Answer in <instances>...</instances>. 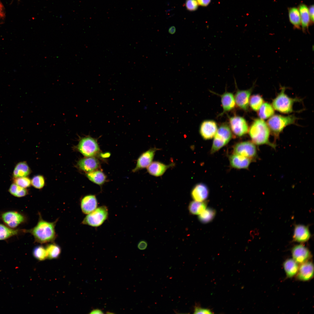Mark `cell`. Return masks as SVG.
Instances as JSON below:
<instances>
[{
  "label": "cell",
  "mask_w": 314,
  "mask_h": 314,
  "mask_svg": "<svg viewBox=\"0 0 314 314\" xmlns=\"http://www.w3.org/2000/svg\"><path fill=\"white\" fill-rule=\"evenodd\" d=\"M57 220L49 222L43 220L40 214L37 224L29 230H25V232L29 233L34 238L35 242L44 243L53 242L56 238L55 227Z\"/></svg>",
  "instance_id": "obj_1"
},
{
  "label": "cell",
  "mask_w": 314,
  "mask_h": 314,
  "mask_svg": "<svg viewBox=\"0 0 314 314\" xmlns=\"http://www.w3.org/2000/svg\"><path fill=\"white\" fill-rule=\"evenodd\" d=\"M248 131L252 142L255 144H267L274 146L269 141L270 131L264 120L255 119L249 128Z\"/></svg>",
  "instance_id": "obj_2"
},
{
  "label": "cell",
  "mask_w": 314,
  "mask_h": 314,
  "mask_svg": "<svg viewBox=\"0 0 314 314\" xmlns=\"http://www.w3.org/2000/svg\"><path fill=\"white\" fill-rule=\"evenodd\" d=\"M297 118L293 115L287 116L273 115L270 118L267 124L270 132L275 137H279L280 133L286 126L295 123Z\"/></svg>",
  "instance_id": "obj_3"
},
{
  "label": "cell",
  "mask_w": 314,
  "mask_h": 314,
  "mask_svg": "<svg viewBox=\"0 0 314 314\" xmlns=\"http://www.w3.org/2000/svg\"><path fill=\"white\" fill-rule=\"evenodd\" d=\"M286 88H281L280 92L272 100V106L274 109L282 113L289 114L293 112V106L295 103L301 101L298 98L289 97L285 92Z\"/></svg>",
  "instance_id": "obj_4"
},
{
  "label": "cell",
  "mask_w": 314,
  "mask_h": 314,
  "mask_svg": "<svg viewBox=\"0 0 314 314\" xmlns=\"http://www.w3.org/2000/svg\"><path fill=\"white\" fill-rule=\"evenodd\" d=\"M232 137V133L229 126L226 123L221 124L217 129L214 137L211 153H215L227 144Z\"/></svg>",
  "instance_id": "obj_5"
},
{
  "label": "cell",
  "mask_w": 314,
  "mask_h": 314,
  "mask_svg": "<svg viewBox=\"0 0 314 314\" xmlns=\"http://www.w3.org/2000/svg\"><path fill=\"white\" fill-rule=\"evenodd\" d=\"M76 147L78 151L86 157H95L100 151L97 139L89 135L80 138Z\"/></svg>",
  "instance_id": "obj_6"
},
{
  "label": "cell",
  "mask_w": 314,
  "mask_h": 314,
  "mask_svg": "<svg viewBox=\"0 0 314 314\" xmlns=\"http://www.w3.org/2000/svg\"><path fill=\"white\" fill-rule=\"evenodd\" d=\"M108 210L107 206H102L97 207L94 210L87 214L82 223L93 227L101 225L107 219Z\"/></svg>",
  "instance_id": "obj_7"
},
{
  "label": "cell",
  "mask_w": 314,
  "mask_h": 314,
  "mask_svg": "<svg viewBox=\"0 0 314 314\" xmlns=\"http://www.w3.org/2000/svg\"><path fill=\"white\" fill-rule=\"evenodd\" d=\"M229 126L232 133L238 137H241L248 132L249 127L245 119L243 117L235 115L229 118Z\"/></svg>",
  "instance_id": "obj_8"
},
{
  "label": "cell",
  "mask_w": 314,
  "mask_h": 314,
  "mask_svg": "<svg viewBox=\"0 0 314 314\" xmlns=\"http://www.w3.org/2000/svg\"><path fill=\"white\" fill-rule=\"evenodd\" d=\"M233 154L240 155L252 160L256 157L257 150L255 144L250 141L240 142L235 144Z\"/></svg>",
  "instance_id": "obj_9"
},
{
  "label": "cell",
  "mask_w": 314,
  "mask_h": 314,
  "mask_svg": "<svg viewBox=\"0 0 314 314\" xmlns=\"http://www.w3.org/2000/svg\"><path fill=\"white\" fill-rule=\"evenodd\" d=\"M1 218L6 226L13 229H16L25 220V217L22 214L15 211L3 213L1 215Z\"/></svg>",
  "instance_id": "obj_10"
},
{
  "label": "cell",
  "mask_w": 314,
  "mask_h": 314,
  "mask_svg": "<svg viewBox=\"0 0 314 314\" xmlns=\"http://www.w3.org/2000/svg\"><path fill=\"white\" fill-rule=\"evenodd\" d=\"M159 149L151 148L142 153L138 158L136 166L132 170L135 172L140 170L147 168L153 162L156 152Z\"/></svg>",
  "instance_id": "obj_11"
},
{
  "label": "cell",
  "mask_w": 314,
  "mask_h": 314,
  "mask_svg": "<svg viewBox=\"0 0 314 314\" xmlns=\"http://www.w3.org/2000/svg\"><path fill=\"white\" fill-rule=\"evenodd\" d=\"M255 83L250 88L246 90L238 89L234 97L236 105L240 109L247 111L251 94L254 87Z\"/></svg>",
  "instance_id": "obj_12"
},
{
  "label": "cell",
  "mask_w": 314,
  "mask_h": 314,
  "mask_svg": "<svg viewBox=\"0 0 314 314\" xmlns=\"http://www.w3.org/2000/svg\"><path fill=\"white\" fill-rule=\"evenodd\" d=\"M216 122L212 120H206L201 123L199 127V133L205 140L211 139L214 138L217 129Z\"/></svg>",
  "instance_id": "obj_13"
},
{
  "label": "cell",
  "mask_w": 314,
  "mask_h": 314,
  "mask_svg": "<svg viewBox=\"0 0 314 314\" xmlns=\"http://www.w3.org/2000/svg\"><path fill=\"white\" fill-rule=\"evenodd\" d=\"M291 253L292 259L298 264H302L308 261L311 257L308 249L302 245L294 246L292 249Z\"/></svg>",
  "instance_id": "obj_14"
},
{
  "label": "cell",
  "mask_w": 314,
  "mask_h": 314,
  "mask_svg": "<svg viewBox=\"0 0 314 314\" xmlns=\"http://www.w3.org/2000/svg\"><path fill=\"white\" fill-rule=\"evenodd\" d=\"M100 165L99 160L95 157H86L81 158L77 163L79 169L86 173L98 170Z\"/></svg>",
  "instance_id": "obj_15"
},
{
  "label": "cell",
  "mask_w": 314,
  "mask_h": 314,
  "mask_svg": "<svg viewBox=\"0 0 314 314\" xmlns=\"http://www.w3.org/2000/svg\"><path fill=\"white\" fill-rule=\"evenodd\" d=\"M300 264L297 274V279L304 281H308L311 279L314 275L313 263L308 261Z\"/></svg>",
  "instance_id": "obj_16"
},
{
  "label": "cell",
  "mask_w": 314,
  "mask_h": 314,
  "mask_svg": "<svg viewBox=\"0 0 314 314\" xmlns=\"http://www.w3.org/2000/svg\"><path fill=\"white\" fill-rule=\"evenodd\" d=\"M174 165L173 163L166 165L159 161H154L147 168V170L150 175L159 177L163 175L168 169Z\"/></svg>",
  "instance_id": "obj_17"
},
{
  "label": "cell",
  "mask_w": 314,
  "mask_h": 314,
  "mask_svg": "<svg viewBox=\"0 0 314 314\" xmlns=\"http://www.w3.org/2000/svg\"><path fill=\"white\" fill-rule=\"evenodd\" d=\"M209 194V189L207 186L202 183L196 184L192 188L191 195L194 200L198 201H204L208 197Z\"/></svg>",
  "instance_id": "obj_18"
},
{
  "label": "cell",
  "mask_w": 314,
  "mask_h": 314,
  "mask_svg": "<svg viewBox=\"0 0 314 314\" xmlns=\"http://www.w3.org/2000/svg\"><path fill=\"white\" fill-rule=\"evenodd\" d=\"M97 200L95 195H88L83 197L81 201V207L83 213L88 214L97 207Z\"/></svg>",
  "instance_id": "obj_19"
},
{
  "label": "cell",
  "mask_w": 314,
  "mask_h": 314,
  "mask_svg": "<svg viewBox=\"0 0 314 314\" xmlns=\"http://www.w3.org/2000/svg\"><path fill=\"white\" fill-rule=\"evenodd\" d=\"M311 235L307 226L301 224L295 226L293 236L294 241L299 242H306L309 240Z\"/></svg>",
  "instance_id": "obj_20"
},
{
  "label": "cell",
  "mask_w": 314,
  "mask_h": 314,
  "mask_svg": "<svg viewBox=\"0 0 314 314\" xmlns=\"http://www.w3.org/2000/svg\"><path fill=\"white\" fill-rule=\"evenodd\" d=\"M229 160L231 166L237 169L247 168L252 160L249 158L234 154L229 156Z\"/></svg>",
  "instance_id": "obj_21"
},
{
  "label": "cell",
  "mask_w": 314,
  "mask_h": 314,
  "mask_svg": "<svg viewBox=\"0 0 314 314\" xmlns=\"http://www.w3.org/2000/svg\"><path fill=\"white\" fill-rule=\"evenodd\" d=\"M220 96L223 109L222 115L233 110L235 108L236 103L234 97L232 93L225 91Z\"/></svg>",
  "instance_id": "obj_22"
},
{
  "label": "cell",
  "mask_w": 314,
  "mask_h": 314,
  "mask_svg": "<svg viewBox=\"0 0 314 314\" xmlns=\"http://www.w3.org/2000/svg\"><path fill=\"white\" fill-rule=\"evenodd\" d=\"M300 15L301 26L302 31L305 32L308 29L311 21L309 14L308 8L303 3L300 4L298 8Z\"/></svg>",
  "instance_id": "obj_23"
},
{
  "label": "cell",
  "mask_w": 314,
  "mask_h": 314,
  "mask_svg": "<svg viewBox=\"0 0 314 314\" xmlns=\"http://www.w3.org/2000/svg\"><path fill=\"white\" fill-rule=\"evenodd\" d=\"M23 232L25 233V230L13 229L0 224V240L7 239Z\"/></svg>",
  "instance_id": "obj_24"
},
{
  "label": "cell",
  "mask_w": 314,
  "mask_h": 314,
  "mask_svg": "<svg viewBox=\"0 0 314 314\" xmlns=\"http://www.w3.org/2000/svg\"><path fill=\"white\" fill-rule=\"evenodd\" d=\"M87 178L93 183L101 186L106 181V176L104 173L98 170L85 174Z\"/></svg>",
  "instance_id": "obj_25"
},
{
  "label": "cell",
  "mask_w": 314,
  "mask_h": 314,
  "mask_svg": "<svg viewBox=\"0 0 314 314\" xmlns=\"http://www.w3.org/2000/svg\"><path fill=\"white\" fill-rule=\"evenodd\" d=\"M283 267L287 276L288 278H292L297 274L299 266L293 259L290 258L284 262Z\"/></svg>",
  "instance_id": "obj_26"
},
{
  "label": "cell",
  "mask_w": 314,
  "mask_h": 314,
  "mask_svg": "<svg viewBox=\"0 0 314 314\" xmlns=\"http://www.w3.org/2000/svg\"><path fill=\"white\" fill-rule=\"evenodd\" d=\"M31 172L30 168L25 161L21 162L15 166L13 173V178L26 177Z\"/></svg>",
  "instance_id": "obj_27"
},
{
  "label": "cell",
  "mask_w": 314,
  "mask_h": 314,
  "mask_svg": "<svg viewBox=\"0 0 314 314\" xmlns=\"http://www.w3.org/2000/svg\"><path fill=\"white\" fill-rule=\"evenodd\" d=\"M258 111V116L263 120L270 117L274 113V109L272 105L268 102L264 103Z\"/></svg>",
  "instance_id": "obj_28"
},
{
  "label": "cell",
  "mask_w": 314,
  "mask_h": 314,
  "mask_svg": "<svg viewBox=\"0 0 314 314\" xmlns=\"http://www.w3.org/2000/svg\"><path fill=\"white\" fill-rule=\"evenodd\" d=\"M288 16L290 22L295 28H301V19L298 8L295 7L288 9Z\"/></svg>",
  "instance_id": "obj_29"
},
{
  "label": "cell",
  "mask_w": 314,
  "mask_h": 314,
  "mask_svg": "<svg viewBox=\"0 0 314 314\" xmlns=\"http://www.w3.org/2000/svg\"><path fill=\"white\" fill-rule=\"evenodd\" d=\"M207 205V202L205 201H198L194 200L190 203L189 210L191 214L199 215L206 208Z\"/></svg>",
  "instance_id": "obj_30"
},
{
  "label": "cell",
  "mask_w": 314,
  "mask_h": 314,
  "mask_svg": "<svg viewBox=\"0 0 314 314\" xmlns=\"http://www.w3.org/2000/svg\"><path fill=\"white\" fill-rule=\"evenodd\" d=\"M216 214L215 210L211 208L205 209L199 215V220L203 223H207L212 221Z\"/></svg>",
  "instance_id": "obj_31"
},
{
  "label": "cell",
  "mask_w": 314,
  "mask_h": 314,
  "mask_svg": "<svg viewBox=\"0 0 314 314\" xmlns=\"http://www.w3.org/2000/svg\"><path fill=\"white\" fill-rule=\"evenodd\" d=\"M264 102V99L261 95L259 94H255L250 96L249 105L252 110L257 111Z\"/></svg>",
  "instance_id": "obj_32"
},
{
  "label": "cell",
  "mask_w": 314,
  "mask_h": 314,
  "mask_svg": "<svg viewBox=\"0 0 314 314\" xmlns=\"http://www.w3.org/2000/svg\"><path fill=\"white\" fill-rule=\"evenodd\" d=\"M8 191L11 195L17 197H24L28 193L26 188L21 187L14 183L10 186Z\"/></svg>",
  "instance_id": "obj_33"
},
{
  "label": "cell",
  "mask_w": 314,
  "mask_h": 314,
  "mask_svg": "<svg viewBox=\"0 0 314 314\" xmlns=\"http://www.w3.org/2000/svg\"><path fill=\"white\" fill-rule=\"evenodd\" d=\"M46 249L47 253V258L49 259L57 258L61 252L60 247L55 244H51L48 245Z\"/></svg>",
  "instance_id": "obj_34"
},
{
  "label": "cell",
  "mask_w": 314,
  "mask_h": 314,
  "mask_svg": "<svg viewBox=\"0 0 314 314\" xmlns=\"http://www.w3.org/2000/svg\"><path fill=\"white\" fill-rule=\"evenodd\" d=\"M33 253L35 258L40 261L44 260L47 258L46 249L42 246L39 245L35 247Z\"/></svg>",
  "instance_id": "obj_35"
},
{
  "label": "cell",
  "mask_w": 314,
  "mask_h": 314,
  "mask_svg": "<svg viewBox=\"0 0 314 314\" xmlns=\"http://www.w3.org/2000/svg\"><path fill=\"white\" fill-rule=\"evenodd\" d=\"M13 183L24 188L29 187L31 184V181L27 176L13 178Z\"/></svg>",
  "instance_id": "obj_36"
},
{
  "label": "cell",
  "mask_w": 314,
  "mask_h": 314,
  "mask_svg": "<svg viewBox=\"0 0 314 314\" xmlns=\"http://www.w3.org/2000/svg\"><path fill=\"white\" fill-rule=\"evenodd\" d=\"M45 184V180L43 176L38 175L34 176L31 180V184L37 189L42 188Z\"/></svg>",
  "instance_id": "obj_37"
},
{
  "label": "cell",
  "mask_w": 314,
  "mask_h": 314,
  "mask_svg": "<svg viewBox=\"0 0 314 314\" xmlns=\"http://www.w3.org/2000/svg\"><path fill=\"white\" fill-rule=\"evenodd\" d=\"M185 5L187 10L194 11L197 9L199 5L197 0H186Z\"/></svg>",
  "instance_id": "obj_38"
},
{
  "label": "cell",
  "mask_w": 314,
  "mask_h": 314,
  "mask_svg": "<svg viewBox=\"0 0 314 314\" xmlns=\"http://www.w3.org/2000/svg\"><path fill=\"white\" fill-rule=\"evenodd\" d=\"M212 313L209 309L202 308L198 306L194 307V314H211Z\"/></svg>",
  "instance_id": "obj_39"
},
{
  "label": "cell",
  "mask_w": 314,
  "mask_h": 314,
  "mask_svg": "<svg viewBox=\"0 0 314 314\" xmlns=\"http://www.w3.org/2000/svg\"><path fill=\"white\" fill-rule=\"evenodd\" d=\"M309 14V15L311 22L313 23L314 22V5H311L308 8Z\"/></svg>",
  "instance_id": "obj_40"
},
{
  "label": "cell",
  "mask_w": 314,
  "mask_h": 314,
  "mask_svg": "<svg viewBox=\"0 0 314 314\" xmlns=\"http://www.w3.org/2000/svg\"><path fill=\"white\" fill-rule=\"evenodd\" d=\"M147 242L144 241L142 240L139 242L138 245V247L140 250H143L147 248Z\"/></svg>",
  "instance_id": "obj_41"
},
{
  "label": "cell",
  "mask_w": 314,
  "mask_h": 314,
  "mask_svg": "<svg viewBox=\"0 0 314 314\" xmlns=\"http://www.w3.org/2000/svg\"><path fill=\"white\" fill-rule=\"evenodd\" d=\"M199 5L202 6H207L210 2L211 0H197Z\"/></svg>",
  "instance_id": "obj_42"
},
{
  "label": "cell",
  "mask_w": 314,
  "mask_h": 314,
  "mask_svg": "<svg viewBox=\"0 0 314 314\" xmlns=\"http://www.w3.org/2000/svg\"><path fill=\"white\" fill-rule=\"evenodd\" d=\"M103 313V311L99 309H94L90 313V314H101Z\"/></svg>",
  "instance_id": "obj_43"
},
{
  "label": "cell",
  "mask_w": 314,
  "mask_h": 314,
  "mask_svg": "<svg viewBox=\"0 0 314 314\" xmlns=\"http://www.w3.org/2000/svg\"><path fill=\"white\" fill-rule=\"evenodd\" d=\"M176 28L174 26H172L169 29V32L171 34H173L176 32Z\"/></svg>",
  "instance_id": "obj_44"
},
{
  "label": "cell",
  "mask_w": 314,
  "mask_h": 314,
  "mask_svg": "<svg viewBox=\"0 0 314 314\" xmlns=\"http://www.w3.org/2000/svg\"><path fill=\"white\" fill-rule=\"evenodd\" d=\"M3 10V9L2 5L0 3V18H2L4 16Z\"/></svg>",
  "instance_id": "obj_45"
}]
</instances>
